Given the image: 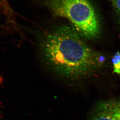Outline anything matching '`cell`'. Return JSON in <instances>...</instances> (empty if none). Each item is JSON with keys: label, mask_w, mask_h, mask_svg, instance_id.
<instances>
[{"label": "cell", "mask_w": 120, "mask_h": 120, "mask_svg": "<svg viewBox=\"0 0 120 120\" xmlns=\"http://www.w3.org/2000/svg\"><path fill=\"white\" fill-rule=\"evenodd\" d=\"M34 33L41 60L66 80L77 82L88 79L104 67V57L89 46L74 27L62 25Z\"/></svg>", "instance_id": "6da1fadb"}, {"label": "cell", "mask_w": 120, "mask_h": 120, "mask_svg": "<svg viewBox=\"0 0 120 120\" xmlns=\"http://www.w3.org/2000/svg\"><path fill=\"white\" fill-rule=\"evenodd\" d=\"M37 1L54 15L68 19L82 37L94 40L100 36V18L91 0Z\"/></svg>", "instance_id": "7a4b0ae2"}, {"label": "cell", "mask_w": 120, "mask_h": 120, "mask_svg": "<svg viewBox=\"0 0 120 120\" xmlns=\"http://www.w3.org/2000/svg\"><path fill=\"white\" fill-rule=\"evenodd\" d=\"M87 120H120V97L98 102Z\"/></svg>", "instance_id": "3957f363"}, {"label": "cell", "mask_w": 120, "mask_h": 120, "mask_svg": "<svg viewBox=\"0 0 120 120\" xmlns=\"http://www.w3.org/2000/svg\"><path fill=\"white\" fill-rule=\"evenodd\" d=\"M114 72L120 74V52L117 51L113 56L112 60Z\"/></svg>", "instance_id": "277c9868"}, {"label": "cell", "mask_w": 120, "mask_h": 120, "mask_svg": "<svg viewBox=\"0 0 120 120\" xmlns=\"http://www.w3.org/2000/svg\"><path fill=\"white\" fill-rule=\"evenodd\" d=\"M110 1L117 15L120 25V0H110Z\"/></svg>", "instance_id": "5b68a950"}, {"label": "cell", "mask_w": 120, "mask_h": 120, "mask_svg": "<svg viewBox=\"0 0 120 120\" xmlns=\"http://www.w3.org/2000/svg\"><path fill=\"white\" fill-rule=\"evenodd\" d=\"M0 6H3V7H4V8H6V9H7V8L8 9H10L7 2V0H0Z\"/></svg>", "instance_id": "8992f818"}]
</instances>
